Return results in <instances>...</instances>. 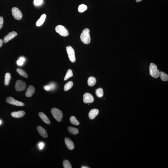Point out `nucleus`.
Wrapping results in <instances>:
<instances>
[{"label":"nucleus","instance_id":"obj_1","mask_svg":"<svg viewBox=\"0 0 168 168\" xmlns=\"http://www.w3.org/2000/svg\"><path fill=\"white\" fill-rule=\"evenodd\" d=\"M82 41L85 44H88L90 43L91 38L90 35V30L88 28L83 30L80 36Z\"/></svg>","mask_w":168,"mask_h":168},{"label":"nucleus","instance_id":"obj_2","mask_svg":"<svg viewBox=\"0 0 168 168\" xmlns=\"http://www.w3.org/2000/svg\"><path fill=\"white\" fill-rule=\"evenodd\" d=\"M150 72L151 76L154 78H158L159 77L160 72L158 69L157 66L154 64L151 63L150 64Z\"/></svg>","mask_w":168,"mask_h":168},{"label":"nucleus","instance_id":"obj_3","mask_svg":"<svg viewBox=\"0 0 168 168\" xmlns=\"http://www.w3.org/2000/svg\"><path fill=\"white\" fill-rule=\"evenodd\" d=\"M51 112L52 116L57 121L59 122L62 121L63 115L61 111L57 108H54L51 109Z\"/></svg>","mask_w":168,"mask_h":168},{"label":"nucleus","instance_id":"obj_4","mask_svg":"<svg viewBox=\"0 0 168 168\" xmlns=\"http://www.w3.org/2000/svg\"><path fill=\"white\" fill-rule=\"evenodd\" d=\"M55 30L60 35L63 36H66L69 35L68 31L63 26L59 25L55 27Z\"/></svg>","mask_w":168,"mask_h":168},{"label":"nucleus","instance_id":"obj_5","mask_svg":"<svg viewBox=\"0 0 168 168\" xmlns=\"http://www.w3.org/2000/svg\"><path fill=\"white\" fill-rule=\"evenodd\" d=\"M67 52L70 61L74 63L76 61L74 50L71 46H68L66 47Z\"/></svg>","mask_w":168,"mask_h":168},{"label":"nucleus","instance_id":"obj_6","mask_svg":"<svg viewBox=\"0 0 168 168\" xmlns=\"http://www.w3.org/2000/svg\"><path fill=\"white\" fill-rule=\"evenodd\" d=\"M26 87V83L22 80H18L16 82L15 88L17 91H23L25 90Z\"/></svg>","mask_w":168,"mask_h":168},{"label":"nucleus","instance_id":"obj_7","mask_svg":"<svg viewBox=\"0 0 168 168\" xmlns=\"http://www.w3.org/2000/svg\"><path fill=\"white\" fill-rule=\"evenodd\" d=\"M12 12L13 16L16 19L18 20L21 19L23 17L22 14L17 8H13L12 9Z\"/></svg>","mask_w":168,"mask_h":168},{"label":"nucleus","instance_id":"obj_8","mask_svg":"<svg viewBox=\"0 0 168 168\" xmlns=\"http://www.w3.org/2000/svg\"><path fill=\"white\" fill-rule=\"evenodd\" d=\"M6 100L7 103L12 105L18 106H23L25 105L24 103L23 102L16 100L14 98L12 97H7Z\"/></svg>","mask_w":168,"mask_h":168},{"label":"nucleus","instance_id":"obj_9","mask_svg":"<svg viewBox=\"0 0 168 168\" xmlns=\"http://www.w3.org/2000/svg\"><path fill=\"white\" fill-rule=\"evenodd\" d=\"M83 101L85 103H92L94 102V98L92 95L89 93H86L83 95Z\"/></svg>","mask_w":168,"mask_h":168},{"label":"nucleus","instance_id":"obj_10","mask_svg":"<svg viewBox=\"0 0 168 168\" xmlns=\"http://www.w3.org/2000/svg\"><path fill=\"white\" fill-rule=\"evenodd\" d=\"M17 35V33L13 31L8 34L7 35L4 37V42L5 43H6L15 37Z\"/></svg>","mask_w":168,"mask_h":168},{"label":"nucleus","instance_id":"obj_11","mask_svg":"<svg viewBox=\"0 0 168 168\" xmlns=\"http://www.w3.org/2000/svg\"><path fill=\"white\" fill-rule=\"evenodd\" d=\"M65 144L67 147L70 150H73L74 148V143L69 138L66 137L65 138Z\"/></svg>","mask_w":168,"mask_h":168},{"label":"nucleus","instance_id":"obj_12","mask_svg":"<svg viewBox=\"0 0 168 168\" xmlns=\"http://www.w3.org/2000/svg\"><path fill=\"white\" fill-rule=\"evenodd\" d=\"M37 130L40 135L44 138H47L48 135L46 131L44 128L41 126H38L37 127Z\"/></svg>","mask_w":168,"mask_h":168},{"label":"nucleus","instance_id":"obj_13","mask_svg":"<svg viewBox=\"0 0 168 168\" xmlns=\"http://www.w3.org/2000/svg\"><path fill=\"white\" fill-rule=\"evenodd\" d=\"M35 92V88L33 86L30 85L29 86L26 92V96L27 97H31Z\"/></svg>","mask_w":168,"mask_h":168},{"label":"nucleus","instance_id":"obj_14","mask_svg":"<svg viewBox=\"0 0 168 168\" xmlns=\"http://www.w3.org/2000/svg\"><path fill=\"white\" fill-rule=\"evenodd\" d=\"M25 113L23 111H20L18 112H14L11 113V115L13 117L16 118H20L23 117L25 115Z\"/></svg>","mask_w":168,"mask_h":168},{"label":"nucleus","instance_id":"obj_15","mask_svg":"<svg viewBox=\"0 0 168 168\" xmlns=\"http://www.w3.org/2000/svg\"><path fill=\"white\" fill-rule=\"evenodd\" d=\"M99 111L98 109H92L89 112L88 116L89 118L91 120H93L98 115Z\"/></svg>","mask_w":168,"mask_h":168},{"label":"nucleus","instance_id":"obj_16","mask_svg":"<svg viewBox=\"0 0 168 168\" xmlns=\"http://www.w3.org/2000/svg\"><path fill=\"white\" fill-rule=\"evenodd\" d=\"M39 116L40 117L41 119L45 123H46L48 125H50V121L47 117L46 115L43 113V112H40L38 114Z\"/></svg>","mask_w":168,"mask_h":168},{"label":"nucleus","instance_id":"obj_17","mask_svg":"<svg viewBox=\"0 0 168 168\" xmlns=\"http://www.w3.org/2000/svg\"><path fill=\"white\" fill-rule=\"evenodd\" d=\"M46 18V15L45 14H42L40 18L36 22V25L37 27L40 26L42 25L43 24Z\"/></svg>","mask_w":168,"mask_h":168},{"label":"nucleus","instance_id":"obj_18","mask_svg":"<svg viewBox=\"0 0 168 168\" xmlns=\"http://www.w3.org/2000/svg\"><path fill=\"white\" fill-rule=\"evenodd\" d=\"M97 80L96 78L93 77H90L88 79L87 83L90 86H93L96 84Z\"/></svg>","mask_w":168,"mask_h":168},{"label":"nucleus","instance_id":"obj_19","mask_svg":"<svg viewBox=\"0 0 168 168\" xmlns=\"http://www.w3.org/2000/svg\"><path fill=\"white\" fill-rule=\"evenodd\" d=\"M68 130L69 133L73 135H77L79 132L78 129L73 127H69L68 128Z\"/></svg>","mask_w":168,"mask_h":168},{"label":"nucleus","instance_id":"obj_20","mask_svg":"<svg viewBox=\"0 0 168 168\" xmlns=\"http://www.w3.org/2000/svg\"><path fill=\"white\" fill-rule=\"evenodd\" d=\"M17 72L21 75L23 77L27 78L28 75L27 74L26 72L23 69H21L20 68H18L16 69Z\"/></svg>","mask_w":168,"mask_h":168},{"label":"nucleus","instance_id":"obj_21","mask_svg":"<svg viewBox=\"0 0 168 168\" xmlns=\"http://www.w3.org/2000/svg\"><path fill=\"white\" fill-rule=\"evenodd\" d=\"M11 76L10 73H6L5 76V84L7 86L9 84L11 80Z\"/></svg>","mask_w":168,"mask_h":168},{"label":"nucleus","instance_id":"obj_22","mask_svg":"<svg viewBox=\"0 0 168 168\" xmlns=\"http://www.w3.org/2000/svg\"><path fill=\"white\" fill-rule=\"evenodd\" d=\"M73 82L72 81L68 82L64 85V91H66L69 90L73 86Z\"/></svg>","mask_w":168,"mask_h":168},{"label":"nucleus","instance_id":"obj_23","mask_svg":"<svg viewBox=\"0 0 168 168\" xmlns=\"http://www.w3.org/2000/svg\"><path fill=\"white\" fill-rule=\"evenodd\" d=\"M161 80L163 81H166L168 80V75L166 73L162 71L160 72V76Z\"/></svg>","mask_w":168,"mask_h":168},{"label":"nucleus","instance_id":"obj_24","mask_svg":"<svg viewBox=\"0 0 168 168\" xmlns=\"http://www.w3.org/2000/svg\"><path fill=\"white\" fill-rule=\"evenodd\" d=\"M70 121L72 124L75 126H78L80 124L79 122L74 116H72L70 118Z\"/></svg>","mask_w":168,"mask_h":168},{"label":"nucleus","instance_id":"obj_25","mask_svg":"<svg viewBox=\"0 0 168 168\" xmlns=\"http://www.w3.org/2000/svg\"><path fill=\"white\" fill-rule=\"evenodd\" d=\"M96 95L98 97H102L104 94L103 89L101 88H98L96 90Z\"/></svg>","mask_w":168,"mask_h":168},{"label":"nucleus","instance_id":"obj_26","mask_svg":"<svg viewBox=\"0 0 168 168\" xmlns=\"http://www.w3.org/2000/svg\"><path fill=\"white\" fill-rule=\"evenodd\" d=\"M73 76V73L72 70L71 69H68L66 75L64 77V80L65 81L67 80L68 78L72 77Z\"/></svg>","mask_w":168,"mask_h":168},{"label":"nucleus","instance_id":"obj_27","mask_svg":"<svg viewBox=\"0 0 168 168\" xmlns=\"http://www.w3.org/2000/svg\"><path fill=\"white\" fill-rule=\"evenodd\" d=\"M63 165L64 168H72L71 164L68 160H66L63 162Z\"/></svg>","mask_w":168,"mask_h":168},{"label":"nucleus","instance_id":"obj_28","mask_svg":"<svg viewBox=\"0 0 168 168\" xmlns=\"http://www.w3.org/2000/svg\"><path fill=\"white\" fill-rule=\"evenodd\" d=\"M87 9V6L84 5H81L78 7V11L82 13L86 10Z\"/></svg>","mask_w":168,"mask_h":168},{"label":"nucleus","instance_id":"obj_29","mask_svg":"<svg viewBox=\"0 0 168 168\" xmlns=\"http://www.w3.org/2000/svg\"><path fill=\"white\" fill-rule=\"evenodd\" d=\"M25 60V59L24 58L21 57L19 60H18L17 62V63L18 65H20V66H21L23 64Z\"/></svg>","mask_w":168,"mask_h":168},{"label":"nucleus","instance_id":"obj_30","mask_svg":"<svg viewBox=\"0 0 168 168\" xmlns=\"http://www.w3.org/2000/svg\"><path fill=\"white\" fill-rule=\"evenodd\" d=\"M43 2V0H34V3L36 5H41Z\"/></svg>","mask_w":168,"mask_h":168},{"label":"nucleus","instance_id":"obj_31","mask_svg":"<svg viewBox=\"0 0 168 168\" xmlns=\"http://www.w3.org/2000/svg\"><path fill=\"white\" fill-rule=\"evenodd\" d=\"M4 23L3 18V17H0V29L2 27Z\"/></svg>","mask_w":168,"mask_h":168},{"label":"nucleus","instance_id":"obj_32","mask_svg":"<svg viewBox=\"0 0 168 168\" xmlns=\"http://www.w3.org/2000/svg\"><path fill=\"white\" fill-rule=\"evenodd\" d=\"M44 144L43 142L39 143V149L40 150H42V149H43L44 147Z\"/></svg>","mask_w":168,"mask_h":168},{"label":"nucleus","instance_id":"obj_33","mask_svg":"<svg viewBox=\"0 0 168 168\" xmlns=\"http://www.w3.org/2000/svg\"><path fill=\"white\" fill-rule=\"evenodd\" d=\"M44 88L45 90H49L50 89V87L49 86H45V87H44Z\"/></svg>","mask_w":168,"mask_h":168},{"label":"nucleus","instance_id":"obj_34","mask_svg":"<svg viewBox=\"0 0 168 168\" xmlns=\"http://www.w3.org/2000/svg\"><path fill=\"white\" fill-rule=\"evenodd\" d=\"M3 41L2 39H0V47L3 45Z\"/></svg>","mask_w":168,"mask_h":168},{"label":"nucleus","instance_id":"obj_35","mask_svg":"<svg viewBox=\"0 0 168 168\" xmlns=\"http://www.w3.org/2000/svg\"><path fill=\"white\" fill-rule=\"evenodd\" d=\"M81 168H89V167H87L84 166H82L81 167Z\"/></svg>","mask_w":168,"mask_h":168},{"label":"nucleus","instance_id":"obj_36","mask_svg":"<svg viewBox=\"0 0 168 168\" xmlns=\"http://www.w3.org/2000/svg\"><path fill=\"white\" fill-rule=\"evenodd\" d=\"M142 0H136V1L137 2H139L141 1Z\"/></svg>","mask_w":168,"mask_h":168},{"label":"nucleus","instance_id":"obj_37","mask_svg":"<svg viewBox=\"0 0 168 168\" xmlns=\"http://www.w3.org/2000/svg\"><path fill=\"white\" fill-rule=\"evenodd\" d=\"M2 123V122L1 121H0V125H1V124Z\"/></svg>","mask_w":168,"mask_h":168}]
</instances>
